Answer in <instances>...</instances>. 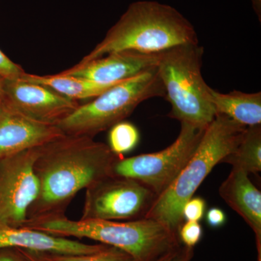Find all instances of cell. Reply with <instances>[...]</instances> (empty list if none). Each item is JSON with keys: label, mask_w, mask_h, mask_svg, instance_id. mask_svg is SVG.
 Listing matches in <instances>:
<instances>
[{"label": "cell", "mask_w": 261, "mask_h": 261, "mask_svg": "<svg viewBox=\"0 0 261 261\" xmlns=\"http://www.w3.org/2000/svg\"><path fill=\"white\" fill-rule=\"evenodd\" d=\"M223 200L238 213L255 233L257 260L261 261V192L249 174L232 168L219 189Z\"/></svg>", "instance_id": "cell-14"}, {"label": "cell", "mask_w": 261, "mask_h": 261, "mask_svg": "<svg viewBox=\"0 0 261 261\" xmlns=\"http://www.w3.org/2000/svg\"><path fill=\"white\" fill-rule=\"evenodd\" d=\"M210 100L216 115H223L244 126L261 125V92L233 90L221 93L209 87Z\"/></svg>", "instance_id": "cell-15"}, {"label": "cell", "mask_w": 261, "mask_h": 261, "mask_svg": "<svg viewBox=\"0 0 261 261\" xmlns=\"http://www.w3.org/2000/svg\"><path fill=\"white\" fill-rule=\"evenodd\" d=\"M203 53L199 43L181 44L160 53L157 65L165 99L171 105L168 116L200 130L216 116L202 75Z\"/></svg>", "instance_id": "cell-5"}, {"label": "cell", "mask_w": 261, "mask_h": 261, "mask_svg": "<svg viewBox=\"0 0 261 261\" xmlns=\"http://www.w3.org/2000/svg\"><path fill=\"white\" fill-rule=\"evenodd\" d=\"M206 221L211 227H221L226 223V214H225L224 211L221 210L219 207H211L206 213Z\"/></svg>", "instance_id": "cell-23"}, {"label": "cell", "mask_w": 261, "mask_h": 261, "mask_svg": "<svg viewBox=\"0 0 261 261\" xmlns=\"http://www.w3.org/2000/svg\"><path fill=\"white\" fill-rule=\"evenodd\" d=\"M197 43L195 27L177 10L158 2L138 1L128 6L102 40L80 62L113 51L133 50L152 54Z\"/></svg>", "instance_id": "cell-2"}, {"label": "cell", "mask_w": 261, "mask_h": 261, "mask_svg": "<svg viewBox=\"0 0 261 261\" xmlns=\"http://www.w3.org/2000/svg\"><path fill=\"white\" fill-rule=\"evenodd\" d=\"M195 250L191 247H180L171 261H192Z\"/></svg>", "instance_id": "cell-25"}, {"label": "cell", "mask_w": 261, "mask_h": 261, "mask_svg": "<svg viewBox=\"0 0 261 261\" xmlns=\"http://www.w3.org/2000/svg\"><path fill=\"white\" fill-rule=\"evenodd\" d=\"M39 148L0 159V224L18 227L27 222L29 207L39 195L34 163Z\"/></svg>", "instance_id": "cell-9"}, {"label": "cell", "mask_w": 261, "mask_h": 261, "mask_svg": "<svg viewBox=\"0 0 261 261\" xmlns=\"http://www.w3.org/2000/svg\"><path fill=\"white\" fill-rule=\"evenodd\" d=\"M20 79L33 83L47 86L62 95L78 102L81 99H93L106 89L115 85L98 83L93 81L61 73L55 75H39L25 72Z\"/></svg>", "instance_id": "cell-16"}, {"label": "cell", "mask_w": 261, "mask_h": 261, "mask_svg": "<svg viewBox=\"0 0 261 261\" xmlns=\"http://www.w3.org/2000/svg\"><path fill=\"white\" fill-rule=\"evenodd\" d=\"M180 248V247H179ZM178 248V249H179ZM173 250V251L168 252L167 254H166V255H163V256L160 257L159 260H157L156 261H171L172 260V259L173 258V257H174V255H176V252H177V250Z\"/></svg>", "instance_id": "cell-28"}, {"label": "cell", "mask_w": 261, "mask_h": 261, "mask_svg": "<svg viewBox=\"0 0 261 261\" xmlns=\"http://www.w3.org/2000/svg\"><path fill=\"white\" fill-rule=\"evenodd\" d=\"M118 158L107 144L84 136L65 135L40 147L34 163L39 195L27 222L65 216L81 190L111 174Z\"/></svg>", "instance_id": "cell-1"}, {"label": "cell", "mask_w": 261, "mask_h": 261, "mask_svg": "<svg viewBox=\"0 0 261 261\" xmlns=\"http://www.w3.org/2000/svg\"><path fill=\"white\" fill-rule=\"evenodd\" d=\"M0 261H25L18 248L3 247L0 248Z\"/></svg>", "instance_id": "cell-24"}, {"label": "cell", "mask_w": 261, "mask_h": 261, "mask_svg": "<svg viewBox=\"0 0 261 261\" xmlns=\"http://www.w3.org/2000/svg\"><path fill=\"white\" fill-rule=\"evenodd\" d=\"M63 135L57 125L25 116L3 101L0 107V159L39 148Z\"/></svg>", "instance_id": "cell-11"}, {"label": "cell", "mask_w": 261, "mask_h": 261, "mask_svg": "<svg viewBox=\"0 0 261 261\" xmlns=\"http://www.w3.org/2000/svg\"><path fill=\"white\" fill-rule=\"evenodd\" d=\"M221 163L231 165L234 169L247 174L261 171V125L247 126L242 140Z\"/></svg>", "instance_id": "cell-17"}, {"label": "cell", "mask_w": 261, "mask_h": 261, "mask_svg": "<svg viewBox=\"0 0 261 261\" xmlns=\"http://www.w3.org/2000/svg\"><path fill=\"white\" fill-rule=\"evenodd\" d=\"M23 226L62 238H88L126 252L136 261H156L177 250V233L152 219L130 221L70 220L62 216L29 221Z\"/></svg>", "instance_id": "cell-3"}, {"label": "cell", "mask_w": 261, "mask_h": 261, "mask_svg": "<svg viewBox=\"0 0 261 261\" xmlns=\"http://www.w3.org/2000/svg\"><path fill=\"white\" fill-rule=\"evenodd\" d=\"M3 92V101L13 109L37 121L57 126L80 105L47 86L21 79L4 80Z\"/></svg>", "instance_id": "cell-10"}, {"label": "cell", "mask_w": 261, "mask_h": 261, "mask_svg": "<svg viewBox=\"0 0 261 261\" xmlns=\"http://www.w3.org/2000/svg\"><path fill=\"white\" fill-rule=\"evenodd\" d=\"M3 82H4V79L2 78V77L0 76V107H1L2 104H3Z\"/></svg>", "instance_id": "cell-29"}, {"label": "cell", "mask_w": 261, "mask_h": 261, "mask_svg": "<svg viewBox=\"0 0 261 261\" xmlns=\"http://www.w3.org/2000/svg\"><path fill=\"white\" fill-rule=\"evenodd\" d=\"M159 97L165 98V90L155 66L80 104L58 126L65 135L94 138L124 121L140 103Z\"/></svg>", "instance_id": "cell-6"}, {"label": "cell", "mask_w": 261, "mask_h": 261, "mask_svg": "<svg viewBox=\"0 0 261 261\" xmlns=\"http://www.w3.org/2000/svg\"><path fill=\"white\" fill-rule=\"evenodd\" d=\"M205 130L181 123L179 135L171 145L152 153L118 157L113 163L111 175L140 182L158 197L177 177L195 152Z\"/></svg>", "instance_id": "cell-7"}, {"label": "cell", "mask_w": 261, "mask_h": 261, "mask_svg": "<svg viewBox=\"0 0 261 261\" xmlns=\"http://www.w3.org/2000/svg\"><path fill=\"white\" fill-rule=\"evenodd\" d=\"M18 249L25 261H45L41 257L37 252L30 251V250H23V249L20 248Z\"/></svg>", "instance_id": "cell-26"}, {"label": "cell", "mask_w": 261, "mask_h": 261, "mask_svg": "<svg viewBox=\"0 0 261 261\" xmlns=\"http://www.w3.org/2000/svg\"><path fill=\"white\" fill-rule=\"evenodd\" d=\"M38 254L45 261H136L126 252L112 246H108L93 253L82 255H61L45 252H38Z\"/></svg>", "instance_id": "cell-19"}, {"label": "cell", "mask_w": 261, "mask_h": 261, "mask_svg": "<svg viewBox=\"0 0 261 261\" xmlns=\"http://www.w3.org/2000/svg\"><path fill=\"white\" fill-rule=\"evenodd\" d=\"M159 56L160 53L133 50L113 51L101 58L80 62L61 73L98 83L116 84L157 66Z\"/></svg>", "instance_id": "cell-12"}, {"label": "cell", "mask_w": 261, "mask_h": 261, "mask_svg": "<svg viewBox=\"0 0 261 261\" xmlns=\"http://www.w3.org/2000/svg\"><path fill=\"white\" fill-rule=\"evenodd\" d=\"M108 246L103 244L88 245L25 226L0 224V248L15 247L45 253L82 255L99 251Z\"/></svg>", "instance_id": "cell-13"}, {"label": "cell", "mask_w": 261, "mask_h": 261, "mask_svg": "<svg viewBox=\"0 0 261 261\" xmlns=\"http://www.w3.org/2000/svg\"><path fill=\"white\" fill-rule=\"evenodd\" d=\"M25 73L20 65L17 64L8 58L0 49V76L4 80H19Z\"/></svg>", "instance_id": "cell-22"}, {"label": "cell", "mask_w": 261, "mask_h": 261, "mask_svg": "<svg viewBox=\"0 0 261 261\" xmlns=\"http://www.w3.org/2000/svg\"><path fill=\"white\" fill-rule=\"evenodd\" d=\"M246 128L228 117L216 115L192 157L167 190L154 199L145 218L155 220L177 233L183 223L185 202L193 197L215 166L238 146Z\"/></svg>", "instance_id": "cell-4"}, {"label": "cell", "mask_w": 261, "mask_h": 261, "mask_svg": "<svg viewBox=\"0 0 261 261\" xmlns=\"http://www.w3.org/2000/svg\"><path fill=\"white\" fill-rule=\"evenodd\" d=\"M252 3V8L256 13L257 18L261 21V0H250Z\"/></svg>", "instance_id": "cell-27"}, {"label": "cell", "mask_w": 261, "mask_h": 261, "mask_svg": "<svg viewBox=\"0 0 261 261\" xmlns=\"http://www.w3.org/2000/svg\"><path fill=\"white\" fill-rule=\"evenodd\" d=\"M140 134L138 128L129 121H122L108 130V146L118 157L132 152L138 145Z\"/></svg>", "instance_id": "cell-18"}, {"label": "cell", "mask_w": 261, "mask_h": 261, "mask_svg": "<svg viewBox=\"0 0 261 261\" xmlns=\"http://www.w3.org/2000/svg\"><path fill=\"white\" fill-rule=\"evenodd\" d=\"M205 200L202 197H192L185 202L182 208L181 214L183 220L186 221H197L200 222L205 216L206 212Z\"/></svg>", "instance_id": "cell-21"}, {"label": "cell", "mask_w": 261, "mask_h": 261, "mask_svg": "<svg viewBox=\"0 0 261 261\" xmlns=\"http://www.w3.org/2000/svg\"><path fill=\"white\" fill-rule=\"evenodd\" d=\"M178 238L184 246L195 248L203 234L202 225L197 221H186L182 223L178 230Z\"/></svg>", "instance_id": "cell-20"}, {"label": "cell", "mask_w": 261, "mask_h": 261, "mask_svg": "<svg viewBox=\"0 0 261 261\" xmlns=\"http://www.w3.org/2000/svg\"><path fill=\"white\" fill-rule=\"evenodd\" d=\"M157 196L132 178L110 175L86 189L81 219L130 221L144 218Z\"/></svg>", "instance_id": "cell-8"}]
</instances>
